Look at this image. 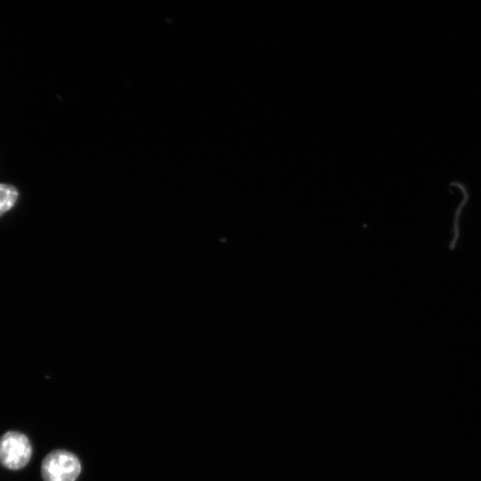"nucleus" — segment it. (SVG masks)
I'll return each mask as SVG.
<instances>
[{"label": "nucleus", "mask_w": 481, "mask_h": 481, "mask_svg": "<svg viewBox=\"0 0 481 481\" xmlns=\"http://www.w3.org/2000/svg\"><path fill=\"white\" fill-rule=\"evenodd\" d=\"M81 470L76 455L65 450H56L43 460L42 474L44 481H75Z\"/></svg>", "instance_id": "nucleus-1"}, {"label": "nucleus", "mask_w": 481, "mask_h": 481, "mask_svg": "<svg viewBox=\"0 0 481 481\" xmlns=\"http://www.w3.org/2000/svg\"><path fill=\"white\" fill-rule=\"evenodd\" d=\"M32 445L18 431H9L0 438V463L11 470L24 468L31 460Z\"/></svg>", "instance_id": "nucleus-2"}, {"label": "nucleus", "mask_w": 481, "mask_h": 481, "mask_svg": "<svg viewBox=\"0 0 481 481\" xmlns=\"http://www.w3.org/2000/svg\"><path fill=\"white\" fill-rule=\"evenodd\" d=\"M18 189L8 184H0V217L11 210L19 200Z\"/></svg>", "instance_id": "nucleus-3"}]
</instances>
